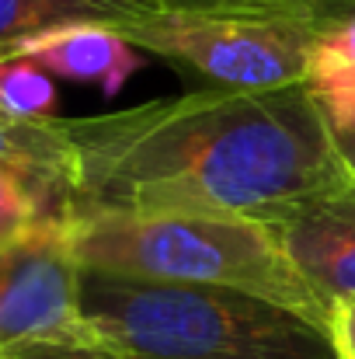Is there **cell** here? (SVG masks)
<instances>
[{
	"mask_svg": "<svg viewBox=\"0 0 355 359\" xmlns=\"http://www.w3.org/2000/svg\"><path fill=\"white\" fill-rule=\"evenodd\" d=\"M303 84L314 95L324 122L355 112V14L328 25L317 35Z\"/></svg>",
	"mask_w": 355,
	"mask_h": 359,
	"instance_id": "9c48e42d",
	"label": "cell"
},
{
	"mask_svg": "<svg viewBox=\"0 0 355 359\" xmlns=\"http://www.w3.org/2000/svg\"><path fill=\"white\" fill-rule=\"evenodd\" d=\"M81 265L91 272L234 286L331 325L328 304L293 269L268 224L220 213H112L77 224Z\"/></svg>",
	"mask_w": 355,
	"mask_h": 359,
	"instance_id": "3957f363",
	"label": "cell"
},
{
	"mask_svg": "<svg viewBox=\"0 0 355 359\" xmlns=\"http://www.w3.org/2000/svg\"><path fill=\"white\" fill-rule=\"evenodd\" d=\"M81 307L122 359H342L331 325L234 286L84 269Z\"/></svg>",
	"mask_w": 355,
	"mask_h": 359,
	"instance_id": "7a4b0ae2",
	"label": "cell"
},
{
	"mask_svg": "<svg viewBox=\"0 0 355 359\" xmlns=\"http://www.w3.org/2000/svg\"><path fill=\"white\" fill-rule=\"evenodd\" d=\"M112 18L109 25L129 11H153V7H185V11H244V14H286L307 18L321 25H335L355 14V0H105Z\"/></svg>",
	"mask_w": 355,
	"mask_h": 359,
	"instance_id": "30bf717a",
	"label": "cell"
},
{
	"mask_svg": "<svg viewBox=\"0 0 355 359\" xmlns=\"http://www.w3.org/2000/svg\"><path fill=\"white\" fill-rule=\"evenodd\" d=\"M0 359H122L95 332L84 339H32L0 346Z\"/></svg>",
	"mask_w": 355,
	"mask_h": 359,
	"instance_id": "4fadbf2b",
	"label": "cell"
},
{
	"mask_svg": "<svg viewBox=\"0 0 355 359\" xmlns=\"http://www.w3.org/2000/svg\"><path fill=\"white\" fill-rule=\"evenodd\" d=\"M328 133H331V143H335L342 164L349 168V175L355 178V112L338 116V119H328Z\"/></svg>",
	"mask_w": 355,
	"mask_h": 359,
	"instance_id": "5bb4252c",
	"label": "cell"
},
{
	"mask_svg": "<svg viewBox=\"0 0 355 359\" xmlns=\"http://www.w3.org/2000/svg\"><path fill=\"white\" fill-rule=\"evenodd\" d=\"M60 95L53 74L35 63H0V119L14 122H53Z\"/></svg>",
	"mask_w": 355,
	"mask_h": 359,
	"instance_id": "7c38bea8",
	"label": "cell"
},
{
	"mask_svg": "<svg viewBox=\"0 0 355 359\" xmlns=\"http://www.w3.org/2000/svg\"><path fill=\"white\" fill-rule=\"evenodd\" d=\"M81 220L220 213L272 224L349 175L307 84L195 88L109 116L67 119Z\"/></svg>",
	"mask_w": 355,
	"mask_h": 359,
	"instance_id": "6da1fadb",
	"label": "cell"
},
{
	"mask_svg": "<svg viewBox=\"0 0 355 359\" xmlns=\"http://www.w3.org/2000/svg\"><path fill=\"white\" fill-rule=\"evenodd\" d=\"M331 332H335V342H338L342 359H355V300L338 304L331 311Z\"/></svg>",
	"mask_w": 355,
	"mask_h": 359,
	"instance_id": "9a60e30c",
	"label": "cell"
},
{
	"mask_svg": "<svg viewBox=\"0 0 355 359\" xmlns=\"http://www.w3.org/2000/svg\"><path fill=\"white\" fill-rule=\"evenodd\" d=\"M81 220H46L0 238V346L32 339H84Z\"/></svg>",
	"mask_w": 355,
	"mask_h": 359,
	"instance_id": "5b68a950",
	"label": "cell"
},
{
	"mask_svg": "<svg viewBox=\"0 0 355 359\" xmlns=\"http://www.w3.org/2000/svg\"><path fill=\"white\" fill-rule=\"evenodd\" d=\"M46 220H81L77 154L67 119H0V238Z\"/></svg>",
	"mask_w": 355,
	"mask_h": 359,
	"instance_id": "8992f818",
	"label": "cell"
},
{
	"mask_svg": "<svg viewBox=\"0 0 355 359\" xmlns=\"http://www.w3.org/2000/svg\"><path fill=\"white\" fill-rule=\"evenodd\" d=\"M268 227L328 311L355 300V178L300 199Z\"/></svg>",
	"mask_w": 355,
	"mask_h": 359,
	"instance_id": "52a82bcc",
	"label": "cell"
},
{
	"mask_svg": "<svg viewBox=\"0 0 355 359\" xmlns=\"http://www.w3.org/2000/svg\"><path fill=\"white\" fill-rule=\"evenodd\" d=\"M0 63H35L77 84H98L109 98L143 67V53L102 21H74L0 49Z\"/></svg>",
	"mask_w": 355,
	"mask_h": 359,
	"instance_id": "ba28073f",
	"label": "cell"
},
{
	"mask_svg": "<svg viewBox=\"0 0 355 359\" xmlns=\"http://www.w3.org/2000/svg\"><path fill=\"white\" fill-rule=\"evenodd\" d=\"M109 28L143 56L195 77L199 88L279 91L307 81L310 49L328 25L286 14L153 7L129 11Z\"/></svg>",
	"mask_w": 355,
	"mask_h": 359,
	"instance_id": "277c9868",
	"label": "cell"
},
{
	"mask_svg": "<svg viewBox=\"0 0 355 359\" xmlns=\"http://www.w3.org/2000/svg\"><path fill=\"white\" fill-rule=\"evenodd\" d=\"M109 18L112 11L105 0H0V49L18 46L60 25H74V21L109 25Z\"/></svg>",
	"mask_w": 355,
	"mask_h": 359,
	"instance_id": "8fae6325",
	"label": "cell"
}]
</instances>
